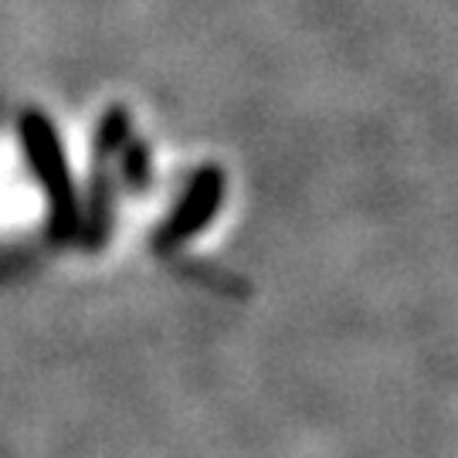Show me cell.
Here are the masks:
<instances>
[{"mask_svg": "<svg viewBox=\"0 0 458 458\" xmlns=\"http://www.w3.org/2000/svg\"><path fill=\"white\" fill-rule=\"evenodd\" d=\"M21 149H24V160L31 166V174L38 177V183L45 187L48 197V228L55 242H65L75 238L82 228V208H79V194H75V183L68 174V160L58 130L45 113L21 115Z\"/></svg>", "mask_w": 458, "mask_h": 458, "instance_id": "6da1fadb", "label": "cell"}, {"mask_svg": "<svg viewBox=\"0 0 458 458\" xmlns=\"http://www.w3.org/2000/svg\"><path fill=\"white\" fill-rule=\"evenodd\" d=\"M221 191H225V181H221V174L214 166L194 174V181L187 187V194L181 197V204L170 211L164 228L157 231V251L166 255L177 245H183L191 234L208 228V221H211L217 204H221Z\"/></svg>", "mask_w": 458, "mask_h": 458, "instance_id": "7a4b0ae2", "label": "cell"}, {"mask_svg": "<svg viewBox=\"0 0 458 458\" xmlns=\"http://www.w3.org/2000/svg\"><path fill=\"white\" fill-rule=\"evenodd\" d=\"M132 140V115L126 106H109V113L98 119L92 136V160H119L123 147Z\"/></svg>", "mask_w": 458, "mask_h": 458, "instance_id": "277c9868", "label": "cell"}, {"mask_svg": "<svg viewBox=\"0 0 458 458\" xmlns=\"http://www.w3.org/2000/svg\"><path fill=\"white\" fill-rule=\"evenodd\" d=\"M113 208H115V181L113 160L92 164V183H89V204L82 214V245L89 251H98L113 231Z\"/></svg>", "mask_w": 458, "mask_h": 458, "instance_id": "3957f363", "label": "cell"}, {"mask_svg": "<svg viewBox=\"0 0 458 458\" xmlns=\"http://www.w3.org/2000/svg\"><path fill=\"white\" fill-rule=\"evenodd\" d=\"M119 177L132 194H143L153 181V164H149V147L143 140H130L119 153Z\"/></svg>", "mask_w": 458, "mask_h": 458, "instance_id": "5b68a950", "label": "cell"}]
</instances>
